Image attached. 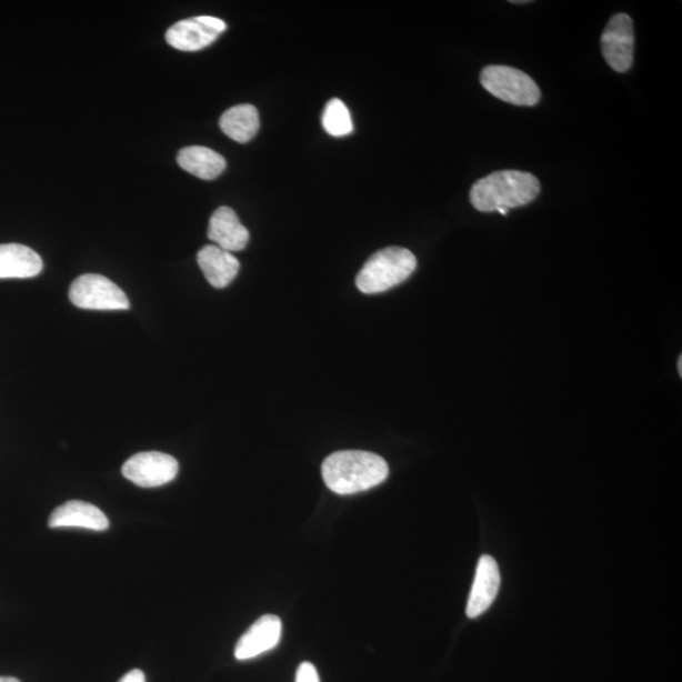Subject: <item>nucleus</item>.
<instances>
[{
    "label": "nucleus",
    "mask_w": 682,
    "mask_h": 682,
    "mask_svg": "<svg viewBox=\"0 0 682 682\" xmlns=\"http://www.w3.org/2000/svg\"><path fill=\"white\" fill-rule=\"evenodd\" d=\"M0 682H21L20 680L16 679V678H4V676H0Z\"/></svg>",
    "instance_id": "obj_20"
},
{
    "label": "nucleus",
    "mask_w": 682,
    "mask_h": 682,
    "mask_svg": "<svg viewBox=\"0 0 682 682\" xmlns=\"http://www.w3.org/2000/svg\"><path fill=\"white\" fill-rule=\"evenodd\" d=\"M297 682H320L317 668L310 662H302L298 670Z\"/></svg>",
    "instance_id": "obj_18"
},
{
    "label": "nucleus",
    "mask_w": 682,
    "mask_h": 682,
    "mask_svg": "<svg viewBox=\"0 0 682 682\" xmlns=\"http://www.w3.org/2000/svg\"><path fill=\"white\" fill-rule=\"evenodd\" d=\"M119 682H146V675L141 670L129 671Z\"/></svg>",
    "instance_id": "obj_19"
},
{
    "label": "nucleus",
    "mask_w": 682,
    "mask_h": 682,
    "mask_svg": "<svg viewBox=\"0 0 682 682\" xmlns=\"http://www.w3.org/2000/svg\"><path fill=\"white\" fill-rule=\"evenodd\" d=\"M481 82L488 93L513 106L533 107L541 98L536 82L526 72L503 64L483 69Z\"/></svg>",
    "instance_id": "obj_4"
},
{
    "label": "nucleus",
    "mask_w": 682,
    "mask_h": 682,
    "mask_svg": "<svg viewBox=\"0 0 682 682\" xmlns=\"http://www.w3.org/2000/svg\"><path fill=\"white\" fill-rule=\"evenodd\" d=\"M540 181L532 173L505 170L478 180L470 190V202L482 213L520 208L539 197Z\"/></svg>",
    "instance_id": "obj_2"
},
{
    "label": "nucleus",
    "mask_w": 682,
    "mask_h": 682,
    "mask_svg": "<svg viewBox=\"0 0 682 682\" xmlns=\"http://www.w3.org/2000/svg\"><path fill=\"white\" fill-rule=\"evenodd\" d=\"M198 263L208 282L215 289H224L237 278L241 263L237 258L217 245L202 247Z\"/></svg>",
    "instance_id": "obj_13"
},
{
    "label": "nucleus",
    "mask_w": 682,
    "mask_h": 682,
    "mask_svg": "<svg viewBox=\"0 0 682 682\" xmlns=\"http://www.w3.org/2000/svg\"><path fill=\"white\" fill-rule=\"evenodd\" d=\"M513 4H526L529 3L528 0H521V2H519V0H514V2H512Z\"/></svg>",
    "instance_id": "obj_22"
},
{
    "label": "nucleus",
    "mask_w": 682,
    "mask_h": 682,
    "mask_svg": "<svg viewBox=\"0 0 682 682\" xmlns=\"http://www.w3.org/2000/svg\"><path fill=\"white\" fill-rule=\"evenodd\" d=\"M219 124L230 140L247 143L260 129V114L251 104L235 106L221 116Z\"/></svg>",
    "instance_id": "obj_16"
},
{
    "label": "nucleus",
    "mask_w": 682,
    "mask_h": 682,
    "mask_svg": "<svg viewBox=\"0 0 682 682\" xmlns=\"http://www.w3.org/2000/svg\"><path fill=\"white\" fill-rule=\"evenodd\" d=\"M678 364H679V365H678V368H679V374H680V377H682V357H681V355H680V358H679V362H678Z\"/></svg>",
    "instance_id": "obj_21"
},
{
    "label": "nucleus",
    "mask_w": 682,
    "mask_h": 682,
    "mask_svg": "<svg viewBox=\"0 0 682 682\" xmlns=\"http://www.w3.org/2000/svg\"><path fill=\"white\" fill-rule=\"evenodd\" d=\"M601 44L604 60L614 71H629L634 51L632 18L624 13L613 16L602 34Z\"/></svg>",
    "instance_id": "obj_8"
},
{
    "label": "nucleus",
    "mask_w": 682,
    "mask_h": 682,
    "mask_svg": "<svg viewBox=\"0 0 682 682\" xmlns=\"http://www.w3.org/2000/svg\"><path fill=\"white\" fill-rule=\"evenodd\" d=\"M69 298L73 305L86 310H128L129 300L119 285L104 275L88 273L72 282Z\"/></svg>",
    "instance_id": "obj_5"
},
{
    "label": "nucleus",
    "mask_w": 682,
    "mask_h": 682,
    "mask_svg": "<svg viewBox=\"0 0 682 682\" xmlns=\"http://www.w3.org/2000/svg\"><path fill=\"white\" fill-rule=\"evenodd\" d=\"M321 472L331 492L349 495L383 483L390 468L382 457L370 451L345 450L328 457Z\"/></svg>",
    "instance_id": "obj_1"
},
{
    "label": "nucleus",
    "mask_w": 682,
    "mask_h": 682,
    "mask_svg": "<svg viewBox=\"0 0 682 682\" xmlns=\"http://www.w3.org/2000/svg\"><path fill=\"white\" fill-rule=\"evenodd\" d=\"M208 237L217 247L227 252L243 251L249 242L248 229L241 223L235 211L221 207L209 221Z\"/></svg>",
    "instance_id": "obj_12"
},
{
    "label": "nucleus",
    "mask_w": 682,
    "mask_h": 682,
    "mask_svg": "<svg viewBox=\"0 0 682 682\" xmlns=\"http://www.w3.org/2000/svg\"><path fill=\"white\" fill-rule=\"evenodd\" d=\"M39 253L22 244L0 245V280L31 279L42 272Z\"/></svg>",
    "instance_id": "obj_14"
},
{
    "label": "nucleus",
    "mask_w": 682,
    "mask_h": 682,
    "mask_svg": "<svg viewBox=\"0 0 682 682\" xmlns=\"http://www.w3.org/2000/svg\"><path fill=\"white\" fill-rule=\"evenodd\" d=\"M282 635V622L278 615L265 614L261 616L238 641L235 659L245 661L261 656V654L278 648Z\"/></svg>",
    "instance_id": "obj_9"
},
{
    "label": "nucleus",
    "mask_w": 682,
    "mask_h": 682,
    "mask_svg": "<svg viewBox=\"0 0 682 682\" xmlns=\"http://www.w3.org/2000/svg\"><path fill=\"white\" fill-rule=\"evenodd\" d=\"M322 126L328 134L344 137L353 133L352 117L347 106L340 99L330 100L322 114Z\"/></svg>",
    "instance_id": "obj_17"
},
{
    "label": "nucleus",
    "mask_w": 682,
    "mask_h": 682,
    "mask_svg": "<svg viewBox=\"0 0 682 682\" xmlns=\"http://www.w3.org/2000/svg\"><path fill=\"white\" fill-rule=\"evenodd\" d=\"M227 30V24L220 18L198 16L174 23L166 32V41L173 49L195 52L208 48Z\"/></svg>",
    "instance_id": "obj_7"
},
{
    "label": "nucleus",
    "mask_w": 682,
    "mask_h": 682,
    "mask_svg": "<svg viewBox=\"0 0 682 682\" xmlns=\"http://www.w3.org/2000/svg\"><path fill=\"white\" fill-rule=\"evenodd\" d=\"M418 261L409 249L389 247L374 253L357 275V288L365 294L389 291L417 271Z\"/></svg>",
    "instance_id": "obj_3"
},
{
    "label": "nucleus",
    "mask_w": 682,
    "mask_h": 682,
    "mask_svg": "<svg viewBox=\"0 0 682 682\" xmlns=\"http://www.w3.org/2000/svg\"><path fill=\"white\" fill-rule=\"evenodd\" d=\"M123 475L138 487L156 488L168 484L179 474V462L160 451H146L128 459Z\"/></svg>",
    "instance_id": "obj_6"
},
{
    "label": "nucleus",
    "mask_w": 682,
    "mask_h": 682,
    "mask_svg": "<svg viewBox=\"0 0 682 682\" xmlns=\"http://www.w3.org/2000/svg\"><path fill=\"white\" fill-rule=\"evenodd\" d=\"M49 526L51 529L78 528L91 531H107L109 529V520L104 512L94 504L70 501L61 504L52 512Z\"/></svg>",
    "instance_id": "obj_11"
},
{
    "label": "nucleus",
    "mask_w": 682,
    "mask_h": 682,
    "mask_svg": "<svg viewBox=\"0 0 682 682\" xmlns=\"http://www.w3.org/2000/svg\"><path fill=\"white\" fill-rule=\"evenodd\" d=\"M500 586L501 573L497 561L490 555H483L479 559L472 592L468 601L467 615L469 619H478L479 615L490 610Z\"/></svg>",
    "instance_id": "obj_10"
},
{
    "label": "nucleus",
    "mask_w": 682,
    "mask_h": 682,
    "mask_svg": "<svg viewBox=\"0 0 682 682\" xmlns=\"http://www.w3.org/2000/svg\"><path fill=\"white\" fill-rule=\"evenodd\" d=\"M178 163L182 170L201 180H214L227 168L223 156L202 146H190L182 149L178 154Z\"/></svg>",
    "instance_id": "obj_15"
}]
</instances>
